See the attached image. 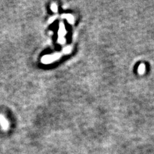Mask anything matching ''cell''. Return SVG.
<instances>
[{
  "label": "cell",
  "mask_w": 154,
  "mask_h": 154,
  "mask_svg": "<svg viewBox=\"0 0 154 154\" xmlns=\"http://www.w3.org/2000/svg\"><path fill=\"white\" fill-rule=\"evenodd\" d=\"M61 56L60 53H55L53 55H46L43 57L41 60L43 64H50V63L53 62L55 60H58Z\"/></svg>",
  "instance_id": "cell-1"
},
{
  "label": "cell",
  "mask_w": 154,
  "mask_h": 154,
  "mask_svg": "<svg viewBox=\"0 0 154 154\" xmlns=\"http://www.w3.org/2000/svg\"><path fill=\"white\" fill-rule=\"evenodd\" d=\"M71 50V48L70 46H68L65 47V48L63 49V52H64V53H70Z\"/></svg>",
  "instance_id": "cell-6"
},
{
  "label": "cell",
  "mask_w": 154,
  "mask_h": 154,
  "mask_svg": "<svg viewBox=\"0 0 154 154\" xmlns=\"http://www.w3.org/2000/svg\"><path fill=\"white\" fill-rule=\"evenodd\" d=\"M62 18H65V19H67L70 23H71V24L73 23L74 18H73V17L71 15H70V14H64L63 15H62Z\"/></svg>",
  "instance_id": "cell-4"
},
{
  "label": "cell",
  "mask_w": 154,
  "mask_h": 154,
  "mask_svg": "<svg viewBox=\"0 0 154 154\" xmlns=\"http://www.w3.org/2000/svg\"><path fill=\"white\" fill-rule=\"evenodd\" d=\"M51 8H52V10L54 12H57V6L55 4H52V6H51Z\"/></svg>",
  "instance_id": "cell-7"
},
{
  "label": "cell",
  "mask_w": 154,
  "mask_h": 154,
  "mask_svg": "<svg viewBox=\"0 0 154 154\" xmlns=\"http://www.w3.org/2000/svg\"><path fill=\"white\" fill-rule=\"evenodd\" d=\"M56 18H57L56 15H55V16L52 17V18H51L50 19H49V23H53V22L55 21V19H56Z\"/></svg>",
  "instance_id": "cell-8"
},
{
  "label": "cell",
  "mask_w": 154,
  "mask_h": 154,
  "mask_svg": "<svg viewBox=\"0 0 154 154\" xmlns=\"http://www.w3.org/2000/svg\"><path fill=\"white\" fill-rule=\"evenodd\" d=\"M0 125L2 126V128H3L4 130L8 129V122L3 116L2 115H0Z\"/></svg>",
  "instance_id": "cell-3"
},
{
  "label": "cell",
  "mask_w": 154,
  "mask_h": 154,
  "mask_svg": "<svg viewBox=\"0 0 154 154\" xmlns=\"http://www.w3.org/2000/svg\"><path fill=\"white\" fill-rule=\"evenodd\" d=\"M59 38H58V42L61 44L65 43V39H64V36L66 34V31H65V26L63 23H60V26H59Z\"/></svg>",
  "instance_id": "cell-2"
},
{
  "label": "cell",
  "mask_w": 154,
  "mask_h": 154,
  "mask_svg": "<svg viewBox=\"0 0 154 154\" xmlns=\"http://www.w3.org/2000/svg\"><path fill=\"white\" fill-rule=\"evenodd\" d=\"M145 65H143V64H141V65H139V69H138V71H139V73H141V74L145 72Z\"/></svg>",
  "instance_id": "cell-5"
}]
</instances>
